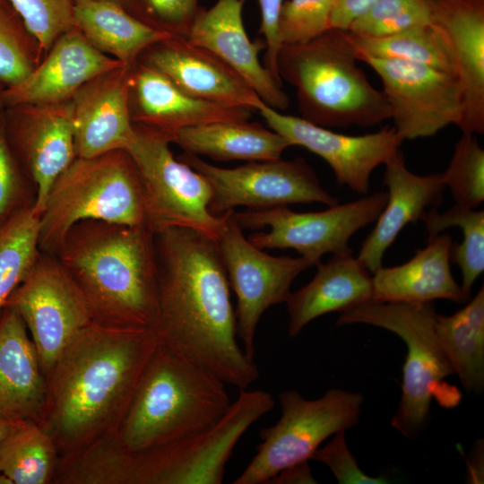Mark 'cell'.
<instances>
[{"instance_id":"cell-1","label":"cell","mask_w":484,"mask_h":484,"mask_svg":"<svg viewBox=\"0 0 484 484\" xmlns=\"http://www.w3.org/2000/svg\"><path fill=\"white\" fill-rule=\"evenodd\" d=\"M159 344L197 362L226 385L246 389L259 369L237 341L229 281L215 241L186 228L154 233Z\"/></svg>"},{"instance_id":"cell-2","label":"cell","mask_w":484,"mask_h":484,"mask_svg":"<svg viewBox=\"0 0 484 484\" xmlns=\"http://www.w3.org/2000/svg\"><path fill=\"white\" fill-rule=\"evenodd\" d=\"M157 345L151 329L96 320L69 342L47 378L39 422L60 458L116 431Z\"/></svg>"},{"instance_id":"cell-3","label":"cell","mask_w":484,"mask_h":484,"mask_svg":"<svg viewBox=\"0 0 484 484\" xmlns=\"http://www.w3.org/2000/svg\"><path fill=\"white\" fill-rule=\"evenodd\" d=\"M54 255L83 293L96 321L154 330L159 319L158 264L150 229L81 221Z\"/></svg>"},{"instance_id":"cell-4","label":"cell","mask_w":484,"mask_h":484,"mask_svg":"<svg viewBox=\"0 0 484 484\" xmlns=\"http://www.w3.org/2000/svg\"><path fill=\"white\" fill-rule=\"evenodd\" d=\"M225 385L206 367L158 343L121 423L108 435L129 452L152 450L195 435L229 409Z\"/></svg>"},{"instance_id":"cell-5","label":"cell","mask_w":484,"mask_h":484,"mask_svg":"<svg viewBox=\"0 0 484 484\" xmlns=\"http://www.w3.org/2000/svg\"><path fill=\"white\" fill-rule=\"evenodd\" d=\"M348 30L330 29L298 45H281L277 71L296 89L301 117L326 128L371 127L391 119L383 91L358 65Z\"/></svg>"},{"instance_id":"cell-6","label":"cell","mask_w":484,"mask_h":484,"mask_svg":"<svg viewBox=\"0 0 484 484\" xmlns=\"http://www.w3.org/2000/svg\"><path fill=\"white\" fill-rule=\"evenodd\" d=\"M84 220L147 227L142 180L125 151L76 157L57 177L39 215L40 252L54 255Z\"/></svg>"},{"instance_id":"cell-7","label":"cell","mask_w":484,"mask_h":484,"mask_svg":"<svg viewBox=\"0 0 484 484\" xmlns=\"http://www.w3.org/2000/svg\"><path fill=\"white\" fill-rule=\"evenodd\" d=\"M433 302H369L341 313L336 326L366 324L390 331L405 343L402 395L391 425L409 439L417 438L428 427L435 398L443 406H454L460 392L444 380L454 375L435 332Z\"/></svg>"},{"instance_id":"cell-8","label":"cell","mask_w":484,"mask_h":484,"mask_svg":"<svg viewBox=\"0 0 484 484\" xmlns=\"http://www.w3.org/2000/svg\"><path fill=\"white\" fill-rule=\"evenodd\" d=\"M273 406L269 393L242 389L225 414L209 428L149 451L122 449L118 483L220 484L239 439Z\"/></svg>"},{"instance_id":"cell-9","label":"cell","mask_w":484,"mask_h":484,"mask_svg":"<svg viewBox=\"0 0 484 484\" xmlns=\"http://www.w3.org/2000/svg\"><path fill=\"white\" fill-rule=\"evenodd\" d=\"M363 400L340 388L315 400L296 390L280 393V419L262 429L255 455L233 483L267 484L281 470L308 461L325 439L359 423Z\"/></svg>"},{"instance_id":"cell-10","label":"cell","mask_w":484,"mask_h":484,"mask_svg":"<svg viewBox=\"0 0 484 484\" xmlns=\"http://www.w3.org/2000/svg\"><path fill=\"white\" fill-rule=\"evenodd\" d=\"M134 128L135 137L125 151L142 180L147 227L153 233L186 228L216 241L225 214L216 217L210 212L208 181L174 156L167 136L141 125Z\"/></svg>"},{"instance_id":"cell-11","label":"cell","mask_w":484,"mask_h":484,"mask_svg":"<svg viewBox=\"0 0 484 484\" xmlns=\"http://www.w3.org/2000/svg\"><path fill=\"white\" fill-rule=\"evenodd\" d=\"M387 200V193H374L343 204L329 206L320 212H298L288 206L233 212L242 229L269 228L248 238L255 246L292 248L317 264L328 253H352L350 238L375 222Z\"/></svg>"},{"instance_id":"cell-12","label":"cell","mask_w":484,"mask_h":484,"mask_svg":"<svg viewBox=\"0 0 484 484\" xmlns=\"http://www.w3.org/2000/svg\"><path fill=\"white\" fill-rule=\"evenodd\" d=\"M5 307L23 320L47 378L69 342L95 321L83 293L52 254L40 252Z\"/></svg>"},{"instance_id":"cell-13","label":"cell","mask_w":484,"mask_h":484,"mask_svg":"<svg viewBox=\"0 0 484 484\" xmlns=\"http://www.w3.org/2000/svg\"><path fill=\"white\" fill-rule=\"evenodd\" d=\"M200 173L210 184V212L220 217L234 208L250 210L320 203L329 206L339 200L324 189L316 174L303 158L250 161L225 169L210 164L199 156L184 152L177 157Z\"/></svg>"},{"instance_id":"cell-14","label":"cell","mask_w":484,"mask_h":484,"mask_svg":"<svg viewBox=\"0 0 484 484\" xmlns=\"http://www.w3.org/2000/svg\"><path fill=\"white\" fill-rule=\"evenodd\" d=\"M233 212L225 213L215 243L238 300L237 334L246 354L254 359L261 316L270 307L286 302L296 277L316 264L301 255L272 256L264 253L244 236Z\"/></svg>"},{"instance_id":"cell-15","label":"cell","mask_w":484,"mask_h":484,"mask_svg":"<svg viewBox=\"0 0 484 484\" xmlns=\"http://www.w3.org/2000/svg\"><path fill=\"white\" fill-rule=\"evenodd\" d=\"M380 78L393 128L403 140L431 137L462 117L458 78L428 65L357 55Z\"/></svg>"},{"instance_id":"cell-16","label":"cell","mask_w":484,"mask_h":484,"mask_svg":"<svg viewBox=\"0 0 484 484\" xmlns=\"http://www.w3.org/2000/svg\"><path fill=\"white\" fill-rule=\"evenodd\" d=\"M256 111L269 128L291 146H301L322 158L333 170L339 186L366 194L374 170L397 151L404 141L393 127L362 135H349L283 114L264 101Z\"/></svg>"},{"instance_id":"cell-17","label":"cell","mask_w":484,"mask_h":484,"mask_svg":"<svg viewBox=\"0 0 484 484\" xmlns=\"http://www.w3.org/2000/svg\"><path fill=\"white\" fill-rule=\"evenodd\" d=\"M3 118L9 145L35 186L33 208L40 215L55 181L76 158L72 101L6 107Z\"/></svg>"},{"instance_id":"cell-18","label":"cell","mask_w":484,"mask_h":484,"mask_svg":"<svg viewBox=\"0 0 484 484\" xmlns=\"http://www.w3.org/2000/svg\"><path fill=\"white\" fill-rule=\"evenodd\" d=\"M140 57V63L159 71L195 99L251 111L263 102L231 67L186 38L169 37L149 47Z\"/></svg>"},{"instance_id":"cell-19","label":"cell","mask_w":484,"mask_h":484,"mask_svg":"<svg viewBox=\"0 0 484 484\" xmlns=\"http://www.w3.org/2000/svg\"><path fill=\"white\" fill-rule=\"evenodd\" d=\"M430 23L445 40L462 99V134L484 133V0H429Z\"/></svg>"},{"instance_id":"cell-20","label":"cell","mask_w":484,"mask_h":484,"mask_svg":"<svg viewBox=\"0 0 484 484\" xmlns=\"http://www.w3.org/2000/svg\"><path fill=\"white\" fill-rule=\"evenodd\" d=\"M132 66L102 73L73 96L76 157L125 151L135 137L130 108Z\"/></svg>"},{"instance_id":"cell-21","label":"cell","mask_w":484,"mask_h":484,"mask_svg":"<svg viewBox=\"0 0 484 484\" xmlns=\"http://www.w3.org/2000/svg\"><path fill=\"white\" fill-rule=\"evenodd\" d=\"M125 65L96 48L73 27L55 41L25 79L5 87L4 100L6 107L68 101L91 80Z\"/></svg>"},{"instance_id":"cell-22","label":"cell","mask_w":484,"mask_h":484,"mask_svg":"<svg viewBox=\"0 0 484 484\" xmlns=\"http://www.w3.org/2000/svg\"><path fill=\"white\" fill-rule=\"evenodd\" d=\"M186 39L226 63L266 105L279 111L289 107L290 99L282 83L259 60L265 43L252 42L246 34L243 0H217L208 10L203 9Z\"/></svg>"},{"instance_id":"cell-23","label":"cell","mask_w":484,"mask_h":484,"mask_svg":"<svg viewBox=\"0 0 484 484\" xmlns=\"http://www.w3.org/2000/svg\"><path fill=\"white\" fill-rule=\"evenodd\" d=\"M130 108L133 122L167 136L179 130L220 121H246L251 110L195 99L159 71L136 63L132 66Z\"/></svg>"},{"instance_id":"cell-24","label":"cell","mask_w":484,"mask_h":484,"mask_svg":"<svg viewBox=\"0 0 484 484\" xmlns=\"http://www.w3.org/2000/svg\"><path fill=\"white\" fill-rule=\"evenodd\" d=\"M385 168L387 200L357 256L372 273L383 266L385 253L403 228L420 220L428 209L438 207L445 188L441 173L423 176L411 172L401 149Z\"/></svg>"},{"instance_id":"cell-25","label":"cell","mask_w":484,"mask_h":484,"mask_svg":"<svg viewBox=\"0 0 484 484\" xmlns=\"http://www.w3.org/2000/svg\"><path fill=\"white\" fill-rule=\"evenodd\" d=\"M453 244L448 233H439L428 238L426 247L416 250L406 263L378 268L372 275L373 302H467L451 272Z\"/></svg>"},{"instance_id":"cell-26","label":"cell","mask_w":484,"mask_h":484,"mask_svg":"<svg viewBox=\"0 0 484 484\" xmlns=\"http://www.w3.org/2000/svg\"><path fill=\"white\" fill-rule=\"evenodd\" d=\"M47 391L36 347L22 317L4 307L0 315V416L39 424Z\"/></svg>"},{"instance_id":"cell-27","label":"cell","mask_w":484,"mask_h":484,"mask_svg":"<svg viewBox=\"0 0 484 484\" xmlns=\"http://www.w3.org/2000/svg\"><path fill=\"white\" fill-rule=\"evenodd\" d=\"M313 279L286 300L288 332L295 338L314 319L373 302L372 275L352 253L318 263Z\"/></svg>"},{"instance_id":"cell-28","label":"cell","mask_w":484,"mask_h":484,"mask_svg":"<svg viewBox=\"0 0 484 484\" xmlns=\"http://www.w3.org/2000/svg\"><path fill=\"white\" fill-rule=\"evenodd\" d=\"M73 26L99 50L133 66L153 44L172 35L128 13L117 3L73 0Z\"/></svg>"},{"instance_id":"cell-29","label":"cell","mask_w":484,"mask_h":484,"mask_svg":"<svg viewBox=\"0 0 484 484\" xmlns=\"http://www.w3.org/2000/svg\"><path fill=\"white\" fill-rule=\"evenodd\" d=\"M170 143L179 145L185 152L219 161L277 160L291 146L278 133L248 120L220 121L183 128L172 136Z\"/></svg>"},{"instance_id":"cell-30","label":"cell","mask_w":484,"mask_h":484,"mask_svg":"<svg viewBox=\"0 0 484 484\" xmlns=\"http://www.w3.org/2000/svg\"><path fill=\"white\" fill-rule=\"evenodd\" d=\"M451 315L436 314L435 332L439 346L470 393L484 390V288Z\"/></svg>"},{"instance_id":"cell-31","label":"cell","mask_w":484,"mask_h":484,"mask_svg":"<svg viewBox=\"0 0 484 484\" xmlns=\"http://www.w3.org/2000/svg\"><path fill=\"white\" fill-rule=\"evenodd\" d=\"M60 456L48 433L29 419H15L0 441V470L13 484H54Z\"/></svg>"},{"instance_id":"cell-32","label":"cell","mask_w":484,"mask_h":484,"mask_svg":"<svg viewBox=\"0 0 484 484\" xmlns=\"http://www.w3.org/2000/svg\"><path fill=\"white\" fill-rule=\"evenodd\" d=\"M349 33L356 55L408 61L456 76L450 51L438 30L431 23L414 26L383 37L359 36L350 31Z\"/></svg>"},{"instance_id":"cell-33","label":"cell","mask_w":484,"mask_h":484,"mask_svg":"<svg viewBox=\"0 0 484 484\" xmlns=\"http://www.w3.org/2000/svg\"><path fill=\"white\" fill-rule=\"evenodd\" d=\"M420 220L425 224L428 238L452 227L462 230V243L452 246L451 262L461 270V290L466 301L470 300L472 285L484 271V212L455 203L444 212L432 207Z\"/></svg>"},{"instance_id":"cell-34","label":"cell","mask_w":484,"mask_h":484,"mask_svg":"<svg viewBox=\"0 0 484 484\" xmlns=\"http://www.w3.org/2000/svg\"><path fill=\"white\" fill-rule=\"evenodd\" d=\"M39 215L33 204L0 227V315L40 254Z\"/></svg>"},{"instance_id":"cell-35","label":"cell","mask_w":484,"mask_h":484,"mask_svg":"<svg viewBox=\"0 0 484 484\" xmlns=\"http://www.w3.org/2000/svg\"><path fill=\"white\" fill-rule=\"evenodd\" d=\"M39 48L7 0H0V82L10 87L39 64Z\"/></svg>"},{"instance_id":"cell-36","label":"cell","mask_w":484,"mask_h":484,"mask_svg":"<svg viewBox=\"0 0 484 484\" xmlns=\"http://www.w3.org/2000/svg\"><path fill=\"white\" fill-rule=\"evenodd\" d=\"M456 204L475 209L484 201V150L475 134H462L441 173Z\"/></svg>"},{"instance_id":"cell-37","label":"cell","mask_w":484,"mask_h":484,"mask_svg":"<svg viewBox=\"0 0 484 484\" xmlns=\"http://www.w3.org/2000/svg\"><path fill=\"white\" fill-rule=\"evenodd\" d=\"M430 23L429 0H380L350 26L359 36L383 37Z\"/></svg>"},{"instance_id":"cell-38","label":"cell","mask_w":484,"mask_h":484,"mask_svg":"<svg viewBox=\"0 0 484 484\" xmlns=\"http://www.w3.org/2000/svg\"><path fill=\"white\" fill-rule=\"evenodd\" d=\"M40 52H48L55 41L73 29V0H7Z\"/></svg>"},{"instance_id":"cell-39","label":"cell","mask_w":484,"mask_h":484,"mask_svg":"<svg viewBox=\"0 0 484 484\" xmlns=\"http://www.w3.org/2000/svg\"><path fill=\"white\" fill-rule=\"evenodd\" d=\"M333 0L283 2L277 23L281 45L307 43L331 28Z\"/></svg>"},{"instance_id":"cell-40","label":"cell","mask_w":484,"mask_h":484,"mask_svg":"<svg viewBox=\"0 0 484 484\" xmlns=\"http://www.w3.org/2000/svg\"><path fill=\"white\" fill-rule=\"evenodd\" d=\"M27 178L7 141L2 114L0 117V227L33 204L34 199L30 197Z\"/></svg>"},{"instance_id":"cell-41","label":"cell","mask_w":484,"mask_h":484,"mask_svg":"<svg viewBox=\"0 0 484 484\" xmlns=\"http://www.w3.org/2000/svg\"><path fill=\"white\" fill-rule=\"evenodd\" d=\"M147 24L172 36L187 38L202 12L199 0H141Z\"/></svg>"},{"instance_id":"cell-42","label":"cell","mask_w":484,"mask_h":484,"mask_svg":"<svg viewBox=\"0 0 484 484\" xmlns=\"http://www.w3.org/2000/svg\"><path fill=\"white\" fill-rule=\"evenodd\" d=\"M345 431L336 432L330 442L315 452L311 459L325 464L341 484L389 483L383 477H372L361 471L347 446Z\"/></svg>"},{"instance_id":"cell-43","label":"cell","mask_w":484,"mask_h":484,"mask_svg":"<svg viewBox=\"0 0 484 484\" xmlns=\"http://www.w3.org/2000/svg\"><path fill=\"white\" fill-rule=\"evenodd\" d=\"M261 13L260 33L263 34L267 48L265 56V67L273 77L281 82L277 71V56L281 48L278 39L277 23L283 0H257Z\"/></svg>"},{"instance_id":"cell-44","label":"cell","mask_w":484,"mask_h":484,"mask_svg":"<svg viewBox=\"0 0 484 484\" xmlns=\"http://www.w3.org/2000/svg\"><path fill=\"white\" fill-rule=\"evenodd\" d=\"M380 0H333L331 28L348 30L350 24Z\"/></svg>"},{"instance_id":"cell-45","label":"cell","mask_w":484,"mask_h":484,"mask_svg":"<svg viewBox=\"0 0 484 484\" xmlns=\"http://www.w3.org/2000/svg\"><path fill=\"white\" fill-rule=\"evenodd\" d=\"M308 461L294 464L279 471L267 484H314Z\"/></svg>"},{"instance_id":"cell-46","label":"cell","mask_w":484,"mask_h":484,"mask_svg":"<svg viewBox=\"0 0 484 484\" xmlns=\"http://www.w3.org/2000/svg\"><path fill=\"white\" fill-rule=\"evenodd\" d=\"M14 420L0 416V441L9 433Z\"/></svg>"},{"instance_id":"cell-47","label":"cell","mask_w":484,"mask_h":484,"mask_svg":"<svg viewBox=\"0 0 484 484\" xmlns=\"http://www.w3.org/2000/svg\"><path fill=\"white\" fill-rule=\"evenodd\" d=\"M5 89V86L0 82V117L4 113L6 106L4 100V91Z\"/></svg>"},{"instance_id":"cell-48","label":"cell","mask_w":484,"mask_h":484,"mask_svg":"<svg viewBox=\"0 0 484 484\" xmlns=\"http://www.w3.org/2000/svg\"><path fill=\"white\" fill-rule=\"evenodd\" d=\"M0 484H13L12 481L0 470Z\"/></svg>"},{"instance_id":"cell-49","label":"cell","mask_w":484,"mask_h":484,"mask_svg":"<svg viewBox=\"0 0 484 484\" xmlns=\"http://www.w3.org/2000/svg\"><path fill=\"white\" fill-rule=\"evenodd\" d=\"M101 1H110V2H115L120 4L121 2L128 1V0H101Z\"/></svg>"}]
</instances>
